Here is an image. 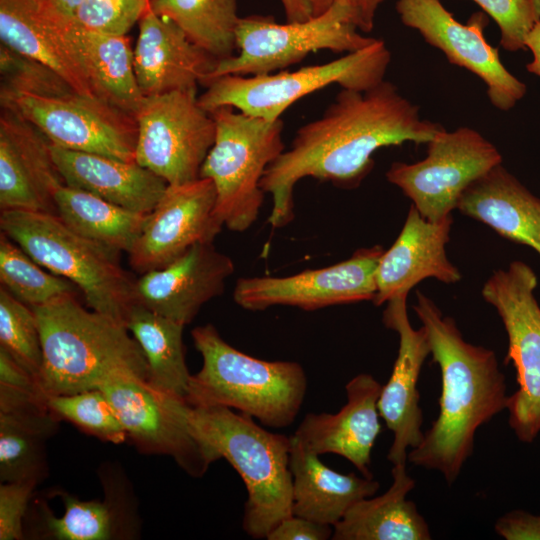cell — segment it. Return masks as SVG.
<instances>
[{
  "label": "cell",
  "instance_id": "obj_1",
  "mask_svg": "<svg viewBox=\"0 0 540 540\" xmlns=\"http://www.w3.org/2000/svg\"><path fill=\"white\" fill-rule=\"evenodd\" d=\"M444 127L422 119L419 107L383 80L365 90L343 89L324 113L300 127L291 145L266 169L261 188L270 193L272 228L294 218L293 192L305 177L356 186L374 166L380 148L430 142Z\"/></svg>",
  "mask_w": 540,
  "mask_h": 540
},
{
  "label": "cell",
  "instance_id": "obj_2",
  "mask_svg": "<svg viewBox=\"0 0 540 540\" xmlns=\"http://www.w3.org/2000/svg\"><path fill=\"white\" fill-rule=\"evenodd\" d=\"M413 309L440 369L441 395L437 418L407 461L440 472L451 485L472 455L477 430L507 409L505 376L495 352L465 341L455 320L420 291Z\"/></svg>",
  "mask_w": 540,
  "mask_h": 540
},
{
  "label": "cell",
  "instance_id": "obj_3",
  "mask_svg": "<svg viewBox=\"0 0 540 540\" xmlns=\"http://www.w3.org/2000/svg\"><path fill=\"white\" fill-rule=\"evenodd\" d=\"M66 294L37 307L43 352L39 385L46 396L99 389L120 376L147 379L141 347L122 322L85 309Z\"/></svg>",
  "mask_w": 540,
  "mask_h": 540
},
{
  "label": "cell",
  "instance_id": "obj_4",
  "mask_svg": "<svg viewBox=\"0 0 540 540\" xmlns=\"http://www.w3.org/2000/svg\"><path fill=\"white\" fill-rule=\"evenodd\" d=\"M202 367L191 375V406H224L272 428L291 425L303 404L307 377L293 361H265L227 343L212 324L191 331Z\"/></svg>",
  "mask_w": 540,
  "mask_h": 540
},
{
  "label": "cell",
  "instance_id": "obj_5",
  "mask_svg": "<svg viewBox=\"0 0 540 540\" xmlns=\"http://www.w3.org/2000/svg\"><path fill=\"white\" fill-rule=\"evenodd\" d=\"M199 436L237 471L247 490L242 527L254 539L266 538L293 515L291 439L270 432L253 418L224 406H192Z\"/></svg>",
  "mask_w": 540,
  "mask_h": 540
},
{
  "label": "cell",
  "instance_id": "obj_6",
  "mask_svg": "<svg viewBox=\"0 0 540 540\" xmlns=\"http://www.w3.org/2000/svg\"><path fill=\"white\" fill-rule=\"evenodd\" d=\"M0 228L39 265L71 281L90 309L125 324L136 279L121 266L119 252L81 236L53 213L1 211Z\"/></svg>",
  "mask_w": 540,
  "mask_h": 540
},
{
  "label": "cell",
  "instance_id": "obj_7",
  "mask_svg": "<svg viewBox=\"0 0 540 540\" xmlns=\"http://www.w3.org/2000/svg\"><path fill=\"white\" fill-rule=\"evenodd\" d=\"M210 113L216 136L200 177L215 186V214L221 224L243 232L257 220L263 205L261 180L267 167L285 150L283 121L254 117L231 106Z\"/></svg>",
  "mask_w": 540,
  "mask_h": 540
},
{
  "label": "cell",
  "instance_id": "obj_8",
  "mask_svg": "<svg viewBox=\"0 0 540 540\" xmlns=\"http://www.w3.org/2000/svg\"><path fill=\"white\" fill-rule=\"evenodd\" d=\"M390 62V50L383 40L376 39L363 49L320 65L265 75L215 78L198 96V102L208 112L231 106L245 114L274 121L297 100L329 85L359 91L376 86L384 80Z\"/></svg>",
  "mask_w": 540,
  "mask_h": 540
},
{
  "label": "cell",
  "instance_id": "obj_9",
  "mask_svg": "<svg viewBox=\"0 0 540 540\" xmlns=\"http://www.w3.org/2000/svg\"><path fill=\"white\" fill-rule=\"evenodd\" d=\"M358 31L347 0H336L325 12L305 21L281 24L272 17L240 18L236 27L238 53L219 60L205 86L224 75L275 73L319 50L355 52L376 40Z\"/></svg>",
  "mask_w": 540,
  "mask_h": 540
},
{
  "label": "cell",
  "instance_id": "obj_10",
  "mask_svg": "<svg viewBox=\"0 0 540 540\" xmlns=\"http://www.w3.org/2000/svg\"><path fill=\"white\" fill-rule=\"evenodd\" d=\"M537 276L522 261L495 271L482 296L499 314L508 336L506 361L513 363L517 391L508 399V423L519 441L531 443L540 432V306Z\"/></svg>",
  "mask_w": 540,
  "mask_h": 540
},
{
  "label": "cell",
  "instance_id": "obj_11",
  "mask_svg": "<svg viewBox=\"0 0 540 540\" xmlns=\"http://www.w3.org/2000/svg\"><path fill=\"white\" fill-rule=\"evenodd\" d=\"M113 406L128 438L144 453L171 457L188 475L199 478L218 460L199 436L185 398L150 386L134 376H120L100 388Z\"/></svg>",
  "mask_w": 540,
  "mask_h": 540
},
{
  "label": "cell",
  "instance_id": "obj_12",
  "mask_svg": "<svg viewBox=\"0 0 540 540\" xmlns=\"http://www.w3.org/2000/svg\"><path fill=\"white\" fill-rule=\"evenodd\" d=\"M135 161L168 185L200 178L214 144L216 124L198 102L197 90L145 96L135 114Z\"/></svg>",
  "mask_w": 540,
  "mask_h": 540
},
{
  "label": "cell",
  "instance_id": "obj_13",
  "mask_svg": "<svg viewBox=\"0 0 540 540\" xmlns=\"http://www.w3.org/2000/svg\"><path fill=\"white\" fill-rule=\"evenodd\" d=\"M427 156L415 163L394 162L387 180L410 198L431 222L449 216L466 188L502 163L498 149L478 131L445 129L427 143Z\"/></svg>",
  "mask_w": 540,
  "mask_h": 540
},
{
  "label": "cell",
  "instance_id": "obj_14",
  "mask_svg": "<svg viewBox=\"0 0 540 540\" xmlns=\"http://www.w3.org/2000/svg\"><path fill=\"white\" fill-rule=\"evenodd\" d=\"M0 103L33 124L52 145L135 161V116L101 99L71 91L55 96L0 94Z\"/></svg>",
  "mask_w": 540,
  "mask_h": 540
},
{
  "label": "cell",
  "instance_id": "obj_15",
  "mask_svg": "<svg viewBox=\"0 0 540 540\" xmlns=\"http://www.w3.org/2000/svg\"><path fill=\"white\" fill-rule=\"evenodd\" d=\"M396 11L405 26L417 30L451 64L482 79L495 108L508 111L526 94L525 83L506 69L498 48L485 39L488 18L483 11L473 13L466 24L460 23L440 0H397Z\"/></svg>",
  "mask_w": 540,
  "mask_h": 540
},
{
  "label": "cell",
  "instance_id": "obj_16",
  "mask_svg": "<svg viewBox=\"0 0 540 540\" xmlns=\"http://www.w3.org/2000/svg\"><path fill=\"white\" fill-rule=\"evenodd\" d=\"M385 250L379 246L361 248L342 262L309 269L285 277L240 278L233 298L249 311L272 306H293L313 311L328 306L373 301L375 273Z\"/></svg>",
  "mask_w": 540,
  "mask_h": 540
},
{
  "label": "cell",
  "instance_id": "obj_17",
  "mask_svg": "<svg viewBox=\"0 0 540 540\" xmlns=\"http://www.w3.org/2000/svg\"><path fill=\"white\" fill-rule=\"evenodd\" d=\"M215 206L216 190L209 178L168 185L127 253L134 271L161 269L193 246L213 243L223 227Z\"/></svg>",
  "mask_w": 540,
  "mask_h": 540
},
{
  "label": "cell",
  "instance_id": "obj_18",
  "mask_svg": "<svg viewBox=\"0 0 540 540\" xmlns=\"http://www.w3.org/2000/svg\"><path fill=\"white\" fill-rule=\"evenodd\" d=\"M382 321L398 334L399 348L392 373L381 388L378 410L393 433L387 459L393 465L406 464L408 452L417 447L424 436L417 384L430 347L424 327L414 329L410 323L406 295L387 301Z\"/></svg>",
  "mask_w": 540,
  "mask_h": 540
},
{
  "label": "cell",
  "instance_id": "obj_19",
  "mask_svg": "<svg viewBox=\"0 0 540 540\" xmlns=\"http://www.w3.org/2000/svg\"><path fill=\"white\" fill-rule=\"evenodd\" d=\"M65 185L51 143L15 111L1 107L0 209L57 214L55 194Z\"/></svg>",
  "mask_w": 540,
  "mask_h": 540
},
{
  "label": "cell",
  "instance_id": "obj_20",
  "mask_svg": "<svg viewBox=\"0 0 540 540\" xmlns=\"http://www.w3.org/2000/svg\"><path fill=\"white\" fill-rule=\"evenodd\" d=\"M0 39L12 50L55 71L78 93L98 98L76 24L41 0H0Z\"/></svg>",
  "mask_w": 540,
  "mask_h": 540
},
{
  "label": "cell",
  "instance_id": "obj_21",
  "mask_svg": "<svg viewBox=\"0 0 540 540\" xmlns=\"http://www.w3.org/2000/svg\"><path fill=\"white\" fill-rule=\"evenodd\" d=\"M234 269L232 259L213 243L197 244L171 264L141 274L134 285L135 305L185 326L223 293Z\"/></svg>",
  "mask_w": 540,
  "mask_h": 540
},
{
  "label": "cell",
  "instance_id": "obj_22",
  "mask_svg": "<svg viewBox=\"0 0 540 540\" xmlns=\"http://www.w3.org/2000/svg\"><path fill=\"white\" fill-rule=\"evenodd\" d=\"M134 69L144 96L205 85L218 60L193 43L172 20L148 7L139 20Z\"/></svg>",
  "mask_w": 540,
  "mask_h": 540
},
{
  "label": "cell",
  "instance_id": "obj_23",
  "mask_svg": "<svg viewBox=\"0 0 540 540\" xmlns=\"http://www.w3.org/2000/svg\"><path fill=\"white\" fill-rule=\"evenodd\" d=\"M382 385L361 373L345 386L347 402L336 413H309L293 436L309 451L346 458L364 477L370 471L371 451L381 431L378 399Z\"/></svg>",
  "mask_w": 540,
  "mask_h": 540
},
{
  "label": "cell",
  "instance_id": "obj_24",
  "mask_svg": "<svg viewBox=\"0 0 540 540\" xmlns=\"http://www.w3.org/2000/svg\"><path fill=\"white\" fill-rule=\"evenodd\" d=\"M453 219L449 216L439 222L425 219L411 205L403 228L379 260L376 273L377 306L398 296H408L420 281L434 278L451 284L461 279V274L447 257Z\"/></svg>",
  "mask_w": 540,
  "mask_h": 540
},
{
  "label": "cell",
  "instance_id": "obj_25",
  "mask_svg": "<svg viewBox=\"0 0 540 540\" xmlns=\"http://www.w3.org/2000/svg\"><path fill=\"white\" fill-rule=\"evenodd\" d=\"M51 151L65 185L134 212L149 214L168 186L136 161L127 162L52 144Z\"/></svg>",
  "mask_w": 540,
  "mask_h": 540
},
{
  "label": "cell",
  "instance_id": "obj_26",
  "mask_svg": "<svg viewBox=\"0 0 540 540\" xmlns=\"http://www.w3.org/2000/svg\"><path fill=\"white\" fill-rule=\"evenodd\" d=\"M456 209L540 255V199L502 163L471 183Z\"/></svg>",
  "mask_w": 540,
  "mask_h": 540
},
{
  "label": "cell",
  "instance_id": "obj_27",
  "mask_svg": "<svg viewBox=\"0 0 540 540\" xmlns=\"http://www.w3.org/2000/svg\"><path fill=\"white\" fill-rule=\"evenodd\" d=\"M290 439L293 515L334 526L355 503L378 491L374 478L339 473L293 435Z\"/></svg>",
  "mask_w": 540,
  "mask_h": 540
},
{
  "label": "cell",
  "instance_id": "obj_28",
  "mask_svg": "<svg viewBox=\"0 0 540 540\" xmlns=\"http://www.w3.org/2000/svg\"><path fill=\"white\" fill-rule=\"evenodd\" d=\"M392 484L377 497L355 503L333 526L334 540H429V526L416 504L407 499L415 481L406 464L392 467Z\"/></svg>",
  "mask_w": 540,
  "mask_h": 540
},
{
  "label": "cell",
  "instance_id": "obj_29",
  "mask_svg": "<svg viewBox=\"0 0 540 540\" xmlns=\"http://www.w3.org/2000/svg\"><path fill=\"white\" fill-rule=\"evenodd\" d=\"M59 419L47 405L0 412V480L39 483L48 472L46 441Z\"/></svg>",
  "mask_w": 540,
  "mask_h": 540
},
{
  "label": "cell",
  "instance_id": "obj_30",
  "mask_svg": "<svg viewBox=\"0 0 540 540\" xmlns=\"http://www.w3.org/2000/svg\"><path fill=\"white\" fill-rule=\"evenodd\" d=\"M125 326L147 362L146 382L155 389L186 399L191 374L185 362L184 325L134 305Z\"/></svg>",
  "mask_w": 540,
  "mask_h": 540
},
{
  "label": "cell",
  "instance_id": "obj_31",
  "mask_svg": "<svg viewBox=\"0 0 540 540\" xmlns=\"http://www.w3.org/2000/svg\"><path fill=\"white\" fill-rule=\"evenodd\" d=\"M76 29L96 96L135 116L145 96L136 78L130 39L126 35L84 30L77 25Z\"/></svg>",
  "mask_w": 540,
  "mask_h": 540
},
{
  "label": "cell",
  "instance_id": "obj_32",
  "mask_svg": "<svg viewBox=\"0 0 540 540\" xmlns=\"http://www.w3.org/2000/svg\"><path fill=\"white\" fill-rule=\"evenodd\" d=\"M55 204L57 215L69 228L119 253L129 252L148 216L67 185L57 190Z\"/></svg>",
  "mask_w": 540,
  "mask_h": 540
},
{
  "label": "cell",
  "instance_id": "obj_33",
  "mask_svg": "<svg viewBox=\"0 0 540 540\" xmlns=\"http://www.w3.org/2000/svg\"><path fill=\"white\" fill-rule=\"evenodd\" d=\"M149 7L176 23L218 61L234 55L240 19L237 0H150Z\"/></svg>",
  "mask_w": 540,
  "mask_h": 540
},
{
  "label": "cell",
  "instance_id": "obj_34",
  "mask_svg": "<svg viewBox=\"0 0 540 540\" xmlns=\"http://www.w3.org/2000/svg\"><path fill=\"white\" fill-rule=\"evenodd\" d=\"M64 513L56 517L42 503L40 519L44 534L57 540H109L125 536L122 518L116 504L106 496L104 501H82L68 493H59Z\"/></svg>",
  "mask_w": 540,
  "mask_h": 540
},
{
  "label": "cell",
  "instance_id": "obj_35",
  "mask_svg": "<svg viewBox=\"0 0 540 540\" xmlns=\"http://www.w3.org/2000/svg\"><path fill=\"white\" fill-rule=\"evenodd\" d=\"M4 232H0V281L16 299L37 307L66 294H78L69 280L47 272Z\"/></svg>",
  "mask_w": 540,
  "mask_h": 540
},
{
  "label": "cell",
  "instance_id": "obj_36",
  "mask_svg": "<svg viewBox=\"0 0 540 540\" xmlns=\"http://www.w3.org/2000/svg\"><path fill=\"white\" fill-rule=\"evenodd\" d=\"M50 411L100 440L119 444L128 439L110 401L100 389L46 396Z\"/></svg>",
  "mask_w": 540,
  "mask_h": 540
},
{
  "label": "cell",
  "instance_id": "obj_37",
  "mask_svg": "<svg viewBox=\"0 0 540 540\" xmlns=\"http://www.w3.org/2000/svg\"><path fill=\"white\" fill-rule=\"evenodd\" d=\"M0 348L39 380L43 352L36 315L3 286L0 287Z\"/></svg>",
  "mask_w": 540,
  "mask_h": 540
},
{
  "label": "cell",
  "instance_id": "obj_38",
  "mask_svg": "<svg viewBox=\"0 0 540 540\" xmlns=\"http://www.w3.org/2000/svg\"><path fill=\"white\" fill-rule=\"evenodd\" d=\"M0 94L55 96L75 91L60 75L39 61L0 45Z\"/></svg>",
  "mask_w": 540,
  "mask_h": 540
},
{
  "label": "cell",
  "instance_id": "obj_39",
  "mask_svg": "<svg viewBox=\"0 0 540 540\" xmlns=\"http://www.w3.org/2000/svg\"><path fill=\"white\" fill-rule=\"evenodd\" d=\"M150 0H84L73 21L84 30L126 35L149 7Z\"/></svg>",
  "mask_w": 540,
  "mask_h": 540
},
{
  "label": "cell",
  "instance_id": "obj_40",
  "mask_svg": "<svg viewBox=\"0 0 540 540\" xmlns=\"http://www.w3.org/2000/svg\"><path fill=\"white\" fill-rule=\"evenodd\" d=\"M500 30V45L509 52L526 49L525 39L540 21V0H472Z\"/></svg>",
  "mask_w": 540,
  "mask_h": 540
},
{
  "label": "cell",
  "instance_id": "obj_41",
  "mask_svg": "<svg viewBox=\"0 0 540 540\" xmlns=\"http://www.w3.org/2000/svg\"><path fill=\"white\" fill-rule=\"evenodd\" d=\"M36 485L31 481L1 482L0 540L24 538L23 518Z\"/></svg>",
  "mask_w": 540,
  "mask_h": 540
},
{
  "label": "cell",
  "instance_id": "obj_42",
  "mask_svg": "<svg viewBox=\"0 0 540 540\" xmlns=\"http://www.w3.org/2000/svg\"><path fill=\"white\" fill-rule=\"evenodd\" d=\"M333 526L291 515L281 520L267 535L268 540H327Z\"/></svg>",
  "mask_w": 540,
  "mask_h": 540
},
{
  "label": "cell",
  "instance_id": "obj_43",
  "mask_svg": "<svg viewBox=\"0 0 540 540\" xmlns=\"http://www.w3.org/2000/svg\"><path fill=\"white\" fill-rule=\"evenodd\" d=\"M494 529L506 540H540V515L512 510L497 519Z\"/></svg>",
  "mask_w": 540,
  "mask_h": 540
},
{
  "label": "cell",
  "instance_id": "obj_44",
  "mask_svg": "<svg viewBox=\"0 0 540 540\" xmlns=\"http://www.w3.org/2000/svg\"><path fill=\"white\" fill-rule=\"evenodd\" d=\"M287 22L305 21L313 17L309 0H280Z\"/></svg>",
  "mask_w": 540,
  "mask_h": 540
},
{
  "label": "cell",
  "instance_id": "obj_45",
  "mask_svg": "<svg viewBox=\"0 0 540 540\" xmlns=\"http://www.w3.org/2000/svg\"><path fill=\"white\" fill-rule=\"evenodd\" d=\"M525 46L533 56L530 63L526 65L528 72L540 77V21L535 24L525 39Z\"/></svg>",
  "mask_w": 540,
  "mask_h": 540
},
{
  "label": "cell",
  "instance_id": "obj_46",
  "mask_svg": "<svg viewBox=\"0 0 540 540\" xmlns=\"http://www.w3.org/2000/svg\"><path fill=\"white\" fill-rule=\"evenodd\" d=\"M63 17L73 20L77 8L84 0H41Z\"/></svg>",
  "mask_w": 540,
  "mask_h": 540
}]
</instances>
